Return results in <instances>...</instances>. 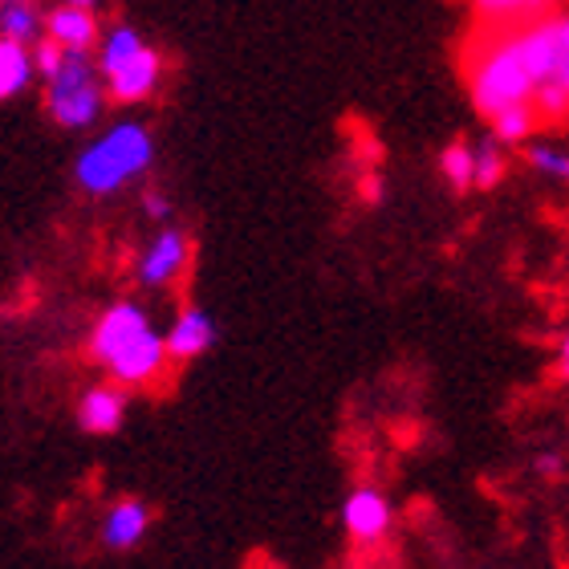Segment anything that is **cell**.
Here are the masks:
<instances>
[{
  "mask_svg": "<svg viewBox=\"0 0 569 569\" xmlns=\"http://www.w3.org/2000/svg\"><path fill=\"white\" fill-rule=\"evenodd\" d=\"M509 37L537 86L533 110L541 119H566L569 114V12L525 21L521 29H509Z\"/></svg>",
  "mask_w": 569,
  "mask_h": 569,
  "instance_id": "obj_1",
  "label": "cell"
},
{
  "mask_svg": "<svg viewBox=\"0 0 569 569\" xmlns=\"http://www.w3.org/2000/svg\"><path fill=\"white\" fill-rule=\"evenodd\" d=\"M151 163H154V142L147 134V127L142 122H114L102 139H94L78 154L73 179L90 196H114L119 188L147 176Z\"/></svg>",
  "mask_w": 569,
  "mask_h": 569,
  "instance_id": "obj_2",
  "label": "cell"
},
{
  "mask_svg": "<svg viewBox=\"0 0 569 569\" xmlns=\"http://www.w3.org/2000/svg\"><path fill=\"white\" fill-rule=\"evenodd\" d=\"M46 90V107L49 119L66 127V131H86L102 119V107H107V78L98 70L94 53H78V49H66V61L61 70L49 78Z\"/></svg>",
  "mask_w": 569,
  "mask_h": 569,
  "instance_id": "obj_3",
  "label": "cell"
},
{
  "mask_svg": "<svg viewBox=\"0 0 569 569\" xmlns=\"http://www.w3.org/2000/svg\"><path fill=\"white\" fill-rule=\"evenodd\" d=\"M533 78L525 70L521 53L512 46L509 33H500L497 41H488L480 49V58L472 61V102L485 119H497L500 110L525 107L533 102Z\"/></svg>",
  "mask_w": 569,
  "mask_h": 569,
  "instance_id": "obj_4",
  "label": "cell"
},
{
  "mask_svg": "<svg viewBox=\"0 0 569 569\" xmlns=\"http://www.w3.org/2000/svg\"><path fill=\"white\" fill-rule=\"evenodd\" d=\"M188 264H191L188 232H179V228H159L151 244L142 249L139 264H134V277H139L142 289H167V284H176L179 277L188 273Z\"/></svg>",
  "mask_w": 569,
  "mask_h": 569,
  "instance_id": "obj_5",
  "label": "cell"
},
{
  "mask_svg": "<svg viewBox=\"0 0 569 569\" xmlns=\"http://www.w3.org/2000/svg\"><path fill=\"white\" fill-rule=\"evenodd\" d=\"M167 338L163 333H154V330H147V333H139L131 346H122L119 355L110 358L107 362V375L119 387H151L159 375L167 370Z\"/></svg>",
  "mask_w": 569,
  "mask_h": 569,
  "instance_id": "obj_6",
  "label": "cell"
},
{
  "mask_svg": "<svg viewBox=\"0 0 569 569\" xmlns=\"http://www.w3.org/2000/svg\"><path fill=\"white\" fill-rule=\"evenodd\" d=\"M151 330V318L139 301H114V306L102 309V318L94 321V333H90V355L94 362L107 367L110 358L119 355L122 346H131L139 333Z\"/></svg>",
  "mask_w": 569,
  "mask_h": 569,
  "instance_id": "obj_7",
  "label": "cell"
},
{
  "mask_svg": "<svg viewBox=\"0 0 569 569\" xmlns=\"http://www.w3.org/2000/svg\"><path fill=\"white\" fill-rule=\"evenodd\" d=\"M391 500L382 497L379 488H355L350 497H346L342 505V525L346 533L355 537V541H362V546H370V541H379V537H387V529H391Z\"/></svg>",
  "mask_w": 569,
  "mask_h": 569,
  "instance_id": "obj_8",
  "label": "cell"
},
{
  "mask_svg": "<svg viewBox=\"0 0 569 569\" xmlns=\"http://www.w3.org/2000/svg\"><path fill=\"white\" fill-rule=\"evenodd\" d=\"M163 78V58L154 53L151 46H142L127 66H119L114 73H107V94L114 102H142V98L154 94V86Z\"/></svg>",
  "mask_w": 569,
  "mask_h": 569,
  "instance_id": "obj_9",
  "label": "cell"
},
{
  "mask_svg": "<svg viewBox=\"0 0 569 569\" xmlns=\"http://www.w3.org/2000/svg\"><path fill=\"white\" fill-rule=\"evenodd\" d=\"M46 37H49V41H58L61 49H78V53H90V49L102 41V24H98L94 9L58 4V9L46 12Z\"/></svg>",
  "mask_w": 569,
  "mask_h": 569,
  "instance_id": "obj_10",
  "label": "cell"
},
{
  "mask_svg": "<svg viewBox=\"0 0 569 569\" xmlns=\"http://www.w3.org/2000/svg\"><path fill=\"white\" fill-rule=\"evenodd\" d=\"M212 342H216V321L200 306L179 309V318L167 330V355L176 358V362H191V358L208 355Z\"/></svg>",
  "mask_w": 569,
  "mask_h": 569,
  "instance_id": "obj_11",
  "label": "cell"
},
{
  "mask_svg": "<svg viewBox=\"0 0 569 569\" xmlns=\"http://www.w3.org/2000/svg\"><path fill=\"white\" fill-rule=\"evenodd\" d=\"M127 416V387H90L78 403V423L90 436H110L119 431Z\"/></svg>",
  "mask_w": 569,
  "mask_h": 569,
  "instance_id": "obj_12",
  "label": "cell"
},
{
  "mask_svg": "<svg viewBox=\"0 0 569 569\" xmlns=\"http://www.w3.org/2000/svg\"><path fill=\"white\" fill-rule=\"evenodd\" d=\"M151 529V509L142 500H119L102 517V541L107 549H134Z\"/></svg>",
  "mask_w": 569,
  "mask_h": 569,
  "instance_id": "obj_13",
  "label": "cell"
},
{
  "mask_svg": "<svg viewBox=\"0 0 569 569\" xmlns=\"http://www.w3.org/2000/svg\"><path fill=\"white\" fill-rule=\"evenodd\" d=\"M0 37L37 46L46 37V12L37 9V0H0Z\"/></svg>",
  "mask_w": 569,
  "mask_h": 569,
  "instance_id": "obj_14",
  "label": "cell"
},
{
  "mask_svg": "<svg viewBox=\"0 0 569 569\" xmlns=\"http://www.w3.org/2000/svg\"><path fill=\"white\" fill-rule=\"evenodd\" d=\"M33 46H21V41H9L0 37V102H9L33 82Z\"/></svg>",
  "mask_w": 569,
  "mask_h": 569,
  "instance_id": "obj_15",
  "label": "cell"
},
{
  "mask_svg": "<svg viewBox=\"0 0 569 569\" xmlns=\"http://www.w3.org/2000/svg\"><path fill=\"white\" fill-rule=\"evenodd\" d=\"M142 46H147V41L139 37V29H131V24H110L107 33H102V41H98V58H94L102 78L114 73L119 66H127Z\"/></svg>",
  "mask_w": 569,
  "mask_h": 569,
  "instance_id": "obj_16",
  "label": "cell"
},
{
  "mask_svg": "<svg viewBox=\"0 0 569 569\" xmlns=\"http://www.w3.org/2000/svg\"><path fill=\"white\" fill-rule=\"evenodd\" d=\"M537 114L533 102H525V107H512V110H500L497 119H492V139L497 142H525L533 134L537 127Z\"/></svg>",
  "mask_w": 569,
  "mask_h": 569,
  "instance_id": "obj_17",
  "label": "cell"
},
{
  "mask_svg": "<svg viewBox=\"0 0 569 569\" xmlns=\"http://www.w3.org/2000/svg\"><path fill=\"white\" fill-rule=\"evenodd\" d=\"M439 167H443L451 188H476V151L468 142H451L443 159H439Z\"/></svg>",
  "mask_w": 569,
  "mask_h": 569,
  "instance_id": "obj_18",
  "label": "cell"
},
{
  "mask_svg": "<svg viewBox=\"0 0 569 569\" xmlns=\"http://www.w3.org/2000/svg\"><path fill=\"white\" fill-rule=\"evenodd\" d=\"M505 142L497 139H485L476 142V188H497L500 176H505V151H500Z\"/></svg>",
  "mask_w": 569,
  "mask_h": 569,
  "instance_id": "obj_19",
  "label": "cell"
},
{
  "mask_svg": "<svg viewBox=\"0 0 569 569\" xmlns=\"http://www.w3.org/2000/svg\"><path fill=\"white\" fill-rule=\"evenodd\" d=\"M525 159H529V167H537L541 176L569 179V151L566 147H553V142H529Z\"/></svg>",
  "mask_w": 569,
  "mask_h": 569,
  "instance_id": "obj_20",
  "label": "cell"
},
{
  "mask_svg": "<svg viewBox=\"0 0 569 569\" xmlns=\"http://www.w3.org/2000/svg\"><path fill=\"white\" fill-rule=\"evenodd\" d=\"M549 0H476V9L485 12L488 21H521V17H537Z\"/></svg>",
  "mask_w": 569,
  "mask_h": 569,
  "instance_id": "obj_21",
  "label": "cell"
},
{
  "mask_svg": "<svg viewBox=\"0 0 569 569\" xmlns=\"http://www.w3.org/2000/svg\"><path fill=\"white\" fill-rule=\"evenodd\" d=\"M61 61H66V49H61L58 41H49V37H41V41L33 46V66H37V73H41L46 82L61 70Z\"/></svg>",
  "mask_w": 569,
  "mask_h": 569,
  "instance_id": "obj_22",
  "label": "cell"
},
{
  "mask_svg": "<svg viewBox=\"0 0 569 569\" xmlns=\"http://www.w3.org/2000/svg\"><path fill=\"white\" fill-rule=\"evenodd\" d=\"M142 212L151 216V220H171V200H167L163 191H147L142 196Z\"/></svg>",
  "mask_w": 569,
  "mask_h": 569,
  "instance_id": "obj_23",
  "label": "cell"
},
{
  "mask_svg": "<svg viewBox=\"0 0 569 569\" xmlns=\"http://www.w3.org/2000/svg\"><path fill=\"white\" fill-rule=\"evenodd\" d=\"M537 472H541V476H561V472H566V463H561V456L546 451V456H537Z\"/></svg>",
  "mask_w": 569,
  "mask_h": 569,
  "instance_id": "obj_24",
  "label": "cell"
},
{
  "mask_svg": "<svg viewBox=\"0 0 569 569\" xmlns=\"http://www.w3.org/2000/svg\"><path fill=\"white\" fill-rule=\"evenodd\" d=\"M558 370H561V379H569V333L561 338V346H558Z\"/></svg>",
  "mask_w": 569,
  "mask_h": 569,
  "instance_id": "obj_25",
  "label": "cell"
},
{
  "mask_svg": "<svg viewBox=\"0 0 569 569\" xmlns=\"http://www.w3.org/2000/svg\"><path fill=\"white\" fill-rule=\"evenodd\" d=\"M61 4H78V9H94L98 0H61Z\"/></svg>",
  "mask_w": 569,
  "mask_h": 569,
  "instance_id": "obj_26",
  "label": "cell"
}]
</instances>
